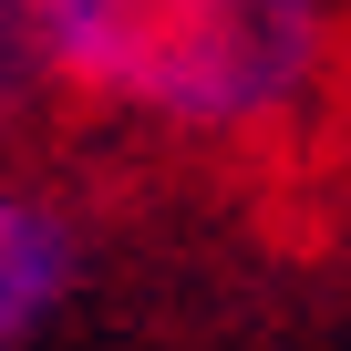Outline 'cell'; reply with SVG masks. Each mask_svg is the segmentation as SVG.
Segmentation results:
<instances>
[{"label": "cell", "mask_w": 351, "mask_h": 351, "mask_svg": "<svg viewBox=\"0 0 351 351\" xmlns=\"http://www.w3.org/2000/svg\"><path fill=\"white\" fill-rule=\"evenodd\" d=\"M62 124L207 176H269L351 114V0H32Z\"/></svg>", "instance_id": "6da1fadb"}, {"label": "cell", "mask_w": 351, "mask_h": 351, "mask_svg": "<svg viewBox=\"0 0 351 351\" xmlns=\"http://www.w3.org/2000/svg\"><path fill=\"white\" fill-rule=\"evenodd\" d=\"M93 279V207L62 165H0V351H42Z\"/></svg>", "instance_id": "7a4b0ae2"}, {"label": "cell", "mask_w": 351, "mask_h": 351, "mask_svg": "<svg viewBox=\"0 0 351 351\" xmlns=\"http://www.w3.org/2000/svg\"><path fill=\"white\" fill-rule=\"evenodd\" d=\"M52 124H62V93H52V52L32 32V0H0V165L42 155Z\"/></svg>", "instance_id": "3957f363"}, {"label": "cell", "mask_w": 351, "mask_h": 351, "mask_svg": "<svg viewBox=\"0 0 351 351\" xmlns=\"http://www.w3.org/2000/svg\"><path fill=\"white\" fill-rule=\"evenodd\" d=\"M341 134H351V114H341Z\"/></svg>", "instance_id": "277c9868"}]
</instances>
